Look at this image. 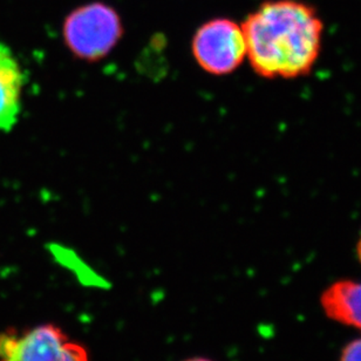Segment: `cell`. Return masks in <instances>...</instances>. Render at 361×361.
<instances>
[{"mask_svg": "<svg viewBox=\"0 0 361 361\" xmlns=\"http://www.w3.org/2000/svg\"><path fill=\"white\" fill-rule=\"evenodd\" d=\"M327 318L361 332V281H334L320 295Z\"/></svg>", "mask_w": 361, "mask_h": 361, "instance_id": "cell-6", "label": "cell"}, {"mask_svg": "<svg viewBox=\"0 0 361 361\" xmlns=\"http://www.w3.org/2000/svg\"><path fill=\"white\" fill-rule=\"evenodd\" d=\"M191 49L198 66L219 77L233 73L247 59L243 28L230 19H214L202 25Z\"/></svg>", "mask_w": 361, "mask_h": 361, "instance_id": "cell-4", "label": "cell"}, {"mask_svg": "<svg viewBox=\"0 0 361 361\" xmlns=\"http://www.w3.org/2000/svg\"><path fill=\"white\" fill-rule=\"evenodd\" d=\"M0 361H90L87 348L56 324L0 334Z\"/></svg>", "mask_w": 361, "mask_h": 361, "instance_id": "cell-2", "label": "cell"}, {"mask_svg": "<svg viewBox=\"0 0 361 361\" xmlns=\"http://www.w3.org/2000/svg\"><path fill=\"white\" fill-rule=\"evenodd\" d=\"M357 257H358V261L360 262L361 264V236L359 238L358 243H357Z\"/></svg>", "mask_w": 361, "mask_h": 361, "instance_id": "cell-9", "label": "cell"}, {"mask_svg": "<svg viewBox=\"0 0 361 361\" xmlns=\"http://www.w3.org/2000/svg\"><path fill=\"white\" fill-rule=\"evenodd\" d=\"M183 361H214L212 359L204 358V357H192V358L184 359Z\"/></svg>", "mask_w": 361, "mask_h": 361, "instance_id": "cell-8", "label": "cell"}, {"mask_svg": "<svg viewBox=\"0 0 361 361\" xmlns=\"http://www.w3.org/2000/svg\"><path fill=\"white\" fill-rule=\"evenodd\" d=\"M122 35L120 17L106 4L79 7L66 18L63 38L74 56L97 60L107 56Z\"/></svg>", "mask_w": 361, "mask_h": 361, "instance_id": "cell-3", "label": "cell"}, {"mask_svg": "<svg viewBox=\"0 0 361 361\" xmlns=\"http://www.w3.org/2000/svg\"><path fill=\"white\" fill-rule=\"evenodd\" d=\"M242 28L247 59L259 77H305L319 58L323 24L304 4L292 0L263 4Z\"/></svg>", "mask_w": 361, "mask_h": 361, "instance_id": "cell-1", "label": "cell"}, {"mask_svg": "<svg viewBox=\"0 0 361 361\" xmlns=\"http://www.w3.org/2000/svg\"><path fill=\"white\" fill-rule=\"evenodd\" d=\"M24 85V72L17 56L0 40V133H8L17 125Z\"/></svg>", "mask_w": 361, "mask_h": 361, "instance_id": "cell-5", "label": "cell"}, {"mask_svg": "<svg viewBox=\"0 0 361 361\" xmlns=\"http://www.w3.org/2000/svg\"><path fill=\"white\" fill-rule=\"evenodd\" d=\"M339 361H361V338L350 341L343 348Z\"/></svg>", "mask_w": 361, "mask_h": 361, "instance_id": "cell-7", "label": "cell"}]
</instances>
